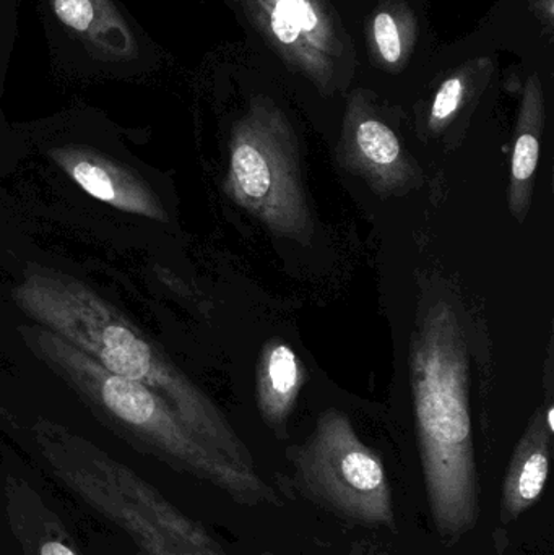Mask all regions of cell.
Wrapping results in <instances>:
<instances>
[{
	"label": "cell",
	"mask_w": 554,
	"mask_h": 555,
	"mask_svg": "<svg viewBox=\"0 0 554 555\" xmlns=\"http://www.w3.org/2000/svg\"><path fill=\"white\" fill-rule=\"evenodd\" d=\"M302 380L305 369L298 354L283 341L267 343L260 359L257 401L267 426L279 436H285Z\"/></svg>",
	"instance_id": "8fae6325"
},
{
	"label": "cell",
	"mask_w": 554,
	"mask_h": 555,
	"mask_svg": "<svg viewBox=\"0 0 554 555\" xmlns=\"http://www.w3.org/2000/svg\"><path fill=\"white\" fill-rule=\"evenodd\" d=\"M374 35H376L381 55L389 64H396L399 61L400 52H402V44H400L396 22L389 13L383 12L376 16V20H374Z\"/></svg>",
	"instance_id": "7c38bea8"
},
{
	"label": "cell",
	"mask_w": 554,
	"mask_h": 555,
	"mask_svg": "<svg viewBox=\"0 0 554 555\" xmlns=\"http://www.w3.org/2000/svg\"><path fill=\"white\" fill-rule=\"evenodd\" d=\"M54 162L91 197L155 221L168 220L159 198L136 175L96 153L78 149L52 152Z\"/></svg>",
	"instance_id": "8992f818"
},
{
	"label": "cell",
	"mask_w": 554,
	"mask_h": 555,
	"mask_svg": "<svg viewBox=\"0 0 554 555\" xmlns=\"http://www.w3.org/2000/svg\"><path fill=\"white\" fill-rule=\"evenodd\" d=\"M272 31L275 33L276 38L283 42V44H292L298 39L299 28L296 25H293L289 20H286L279 10H273L272 20Z\"/></svg>",
	"instance_id": "9a60e30c"
},
{
	"label": "cell",
	"mask_w": 554,
	"mask_h": 555,
	"mask_svg": "<svg viewBox=\"0 0 554 555\" xmlns=\"http://www.w3.org/2000/svg\"><path fill=\"white\" fill-rule=\"evenodd\" d=\"M227 192L273 234L308 244L314 233L298 152L275 126L241 127L231 145Z\"/></svg>",
	"instance_id": "5b68a950"
},
{
	"label": "cell",
	"mask_w": 554,
	"mask_h": 555,
	"mask_svg": "<svg viewBox=\"0 0 554 555\" xmlns=\"http://www.w3.org/2000/svg\"><path fill=\"white\" fill-rule=\"evenodd\" d=\"M348 162L351 171L363 176L371 185L384 192L409 188L415 175L396 133L376 119L358 122Z\"/></svg>",
	"instance_id": "9c48e42d"
},
{
	"label": "cell",
	"mask_w": 554,
	"mask_h": 555,
	"mask_svg": "<svg viewBox=\"0 0 554 555\" xmlns=\"http://www.w3.org/2000/svg\"><path fill=\"white\" fill-rule=\"evenodd\" d=\"M201 555H227L223 553V550L221 547H218V550H208L204 551Z\"/></svg>",
	"instance_id": "e0dca14e"
},
{
	"label": "cell",
	"mask_w": 554,
	"mask_h": 555,
	"mask_svg": "<svg viewBox=\"0 0 554 555\" xmlns=\"http://www.w3.org/2000/svg\"><path fill=\"white\" fill-rule=\"evenodd\" d=\"M416 429L429 511L455 543L480 520V488L468 411L467 345L452 307L429 309L412 354Z\"/></svg>",
	"instance_id": "7a4b0ae2"
},
{
	"label": "cell",
	"mask_w": 554,
	"mask_h": 555,
	"mask_svg": "<svg viewBox=\"0 0 554 555\" xmlns=\"http://www.w3.org/2000/svg\"><path fill=\"white\" fill-rule=\"evenodd\" d=\"M275 9L298 26L299 31H311L318 25V16L306 0H276Z\"/></svg>",
	"instance_id": "5bb4252c"
},
{
	"label": "cell",
	"mask_w": 554,
	"mask_h": 555,
	"mask_svg": "<svg viewBox=\"0 0 554 555\" xmlns=\"http://www.w3.org/2000/svg\"><path fill=\"white\" fill-rule=\"evenodd\" d=\"M462 93H464V85H462L461 78H449L442 83L436 94L435 103H433V124L449 119L458 111V107L461 106Z\"/></svg>",
	"instance_id": "4fadbf2b"
},
{
	"label": "cell",
	"mask_w": 554,
	"mask_h": 555,
	"mask_svg": "<svg viewBox=\"0 0 554 555\" xmlns=\"http://www.w3.org/2000/svg\"><path fill=\"white\" fill-rule=\"evenodd\" d=\"M13 297L39 325L90 356L107 372L159 395L204 442L234 465L256 469L253 453L210 398L90 287L61 273L33 272L15 287Z\"/></svg>",
	"instance_id": "6da1fadb"
},
{
	"label": "cell",
	"mask_w": 554,
	"mask_h": 555,
	"mask_svg": "<svg viewBox=\"0 0 554 555\" xmlns=\"http://www.w3.org/2000/svg\"><path fill=\"white\" fill-rule=\"evenodd\" d=\"M55 18L111 61L136 55L129 26L109 0H51Z\"/></svg>",
	"instance_id": "30bf717a"
},
{
	"label": "cell",
	"mask_w": 554,
	"mask_h": 555,
	"mask_svg": "<svg viewBox=\"0 0 554 555\" xmlns=\"http://www.w3.org/2000/svg\"><path fill=\"white\" fill-rule=\"evenodd\" d=\"M554 410L553 408H550L549 413H546V424H549L550 430H553L554 433Z\"/></svg>",
	"instance_id": "2e32d148"
},
{
	"label": "cell",
	"mask_w": 554,
	"mask_h": 555,
	"mask_svg": "<svg viewBox=\"0 0 554 555\" xmlns=\"http://www.w3.org/2000/svg\"><path fill=\"white\" fill-rule=\"evenodd\" d=\"M552 436L553 430H550L543 414H536L514 450L504 479L500 502L501 524L510 525L519 520L545 491L552 460Z\"/></svg>",
	"instance_id": "ba28073f"
},
{
	"label": "cell",
	"mask_w": 554,
	"mask_h": 555,
	"mask_svg": "<svg viewBox=\"0 0 554 555\" xmlns=\"http://www.w3.org/2000/svg\"><path fill=\"white\" fill-rule=\"evenodd\" d=\"M26 346L64 375L94 408L145 452L233 499L241 505L280 507L275 489L257 469L241 468L201 439L179 414L145 385L101 367L94 359L44 326L23 328Z\"/></svg>",
	"instance_id": "3957f363"
},
{
	"label": "cell",
	"mask_w": 554,
	"mask_h": 555,
	"mask_svg": "<svg viewBox=\"0 0 554 555\" xmlns=\"http://www.w3.org/2000/svg\"><path fill=\"white\" fill-rule=\"evenodd\" d=\"M306 499L364 527H396L392 491L383 460L337 410L319 417L309 439L288 450Z\"/></svg>",
	"instance_id": "277c9868"
},
{
	"label": "cell",
	"mask_w": 554,
	"mask_h": 555,
	"mask_svg": "<svg viewBox=\"0 0 554 555\" xmlns=\"http://www.w3.org/2000/svg\"><path fill=\"white\" fill-rule=\"evenodd\" d=\"M7 524L23 555H81L57 512L20 476L2 479Z\"/></svg>",
	"instance_id": "52a82bcc"
}]
</instances>
